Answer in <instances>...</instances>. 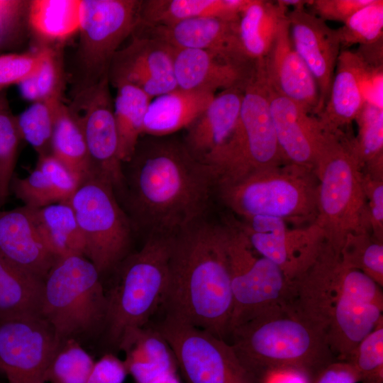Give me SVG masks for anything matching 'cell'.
<instances>
[{
	"instance_id": "1",
	"label": "cell",
	"mask_w": 383,
	"mask_h": 383,
	"mask_svg": "<svg viewBox=\"0 0 383 383\" xmlns=\"http://www.w3.org/2000/svg\"><path fill=\"white\" fill-rule=\"evenodd\" d=\"M123 170L124 189L118 201L133 231L145 238L174 235L206 217L216 179L182 140L140 138Z\"/></svg>"
},
{
	"instance_id": "2",
	"label": "cell",
	"mask_w": 383,
	"mask_h": 383,
	"mask_svg": "<svg viewBox=\"0 0 383 383\" xmlns=\"http://www.w3.org/2000/svg\"><path fill=\"white\" fill-rule=\"evenodd\" d=\"M165 315L225 339L233 295L224 223L204 218L172 238Z\"/></svg>"
},
{
	"instance_id": "3",
	"label": "cell",
	"mask_w": 383,
	"mask_h": 383,
	"mask_svg": "<svg viewBox=\"0 0 383 383\" xmlns=\"http://www.w3.org/2000/svg\"><path fill=\"white\" fill-rule=\"evenodd\" d=\"M237 357L257 383L271 374L294 372L311 382L336 360L325 333L286 304L265 309L229 332Z\"/></svg>"
},
{
	"instance_id": "4",
	"label": "cell",
	"mask_w": 383,
	"mask_h": 383,
	"mask_svg": "<svg viewBox=\"0 0 383 383\" xmlns=\"http://www.w3.org/2000/svg\"><path fill=\"white\" fill-rule=\"evenodd\" d=\"M350 133L326 132L313 170L318 180L316 223L326 243L340 254L351 234L372 233L362 171L350 145Z\"/></svg>"
},
{
	"instance_id": "5",
	"label": "cell",
	"mask_w": 383,
	"mask_h": 383,
	"mask_svg": "<svg viewBox=\"0 0 383 383\" xmlns=\"http://www.w3.org/2000/svg\"><path fill=\"white\" fill-rule=\"evenodd\" d=\"M172 236L145 238L142 248L129 253L114 269L115 278L106 292L103 327L107 340L113 345L118 346L128 331L146 326L162 306Z\"/></svg>"
},
{
	"instance_id": "6",
	"label": "cell",
	"mask_w": 383,
	"mask_h": 383,
	"mask_svg": "<svg viewBox=\"0 0 383 383\" xmlns=\"http://www.w3.org/2000/svg\"><path fill=\"white\" fill-rule=\"evenodd\" d=\"M318 187L313 169L285 163L218 184L215 190L240 220L272 216L301 227L316 221Z\"/></svg>"
},
{
	"instance_id": "7",
	"label": "cell",
	"mask_w": 383,
	"mask_h": 383,
	"mask_svg": "<svg viewBox=\"0 0 383 383\" xmlns=\"http://www.w3.org/2000/svg\"><path fill=\"white\" fill-rule=\"evenodd\" d=\"M285 163L270 114L262 60L256 63L244 86L234 130L206 164L213 172L216 186Z\"/></svg>"
},
{
	"instance_id": "8",
	"label": "cell",
	"mask_w": 383,
	"mask_h": 383,
	"mask_svg": "<svg viewBox=\"0 0 383 383\" xmlns=\"http://www.w3.org/2000/svg\"><path fill=\"white\" fill-rule=\"evenodd\" d=\"M106 296L101 274L86 257L57 258L44 280L40 316L61 343L103 328Z\"/></svg>"
},
{
	"instance_id": "9",
	"label": "cell",
	"mask_w": 383,
	"mask_h": 383,
	"mask_svg": "<svg viewBox=\"0 0 383 383\" xmlns=\"http://www.w3.org/2000/svg\"><path fill=\"white\" fill-rule=\"evenodd\" d=\"M67 203L83 236L86 257L101 276L113 272L130 253L133 231L112 186L91 174Z\"/></svg>"
},
{
	"instance_id": "10",
	"label": "cell",
	"mask_w": 383,
	"mask_h": 383,
	"mask_svg": "<svg viewBox=\"0 0 383 383\" xmlns=\"http://www.w3.org/2000/svg\"><path fill=\"white\" fill-rule=\"evenodd\" d=\"M223 223L233 295L230 332L242 321L265 309L287 304L292 279L254 250L233 218Z\"/></svg>"
},
{
	"instance_id": "11",
	"label": "cell",
	"mask_w": 383,
	"mask_h": 383,
	"mask_svg": "<svg viewBox=\"0 0 383 383\" xmlns=\"http://www.w3.org/2000/svg\"><path fill=\"white\" fill-rule=\"evenodd\" d=\"M140 4L138 0H82L79 91L109 74L120 45L138 24Z\"/></svg>"
},
{
	"instance_id": "12",
	"label": "cell",
	"mask_w": 383,
	"mask_h": 383,
	"mask_svg": "<svg viewBox=\"0 0 383 383\" xmlns=\"http://www.w3.org/2000/svg\"><path fill=\"white\" fill-rule=\"evenodd\" d=\"M155 328L186 383H257L225 339L167 315Z\"/></svg>"
},
{
	"instance_id": "13",
	"label": "cell",
	"mask_w": 383,
	"mask_h": 383,
	"mask_svg": "<svg viewBox=\"0 0 383 383\" xmlns=\"http://www.w3.org/2000/svg\"><path fill=\"white\" fill-rule=\"evenodd\" d=\"M340 268L339 294L326 337L335 359L348 361L361 340L383 319V294L382 287L362 272L342 264Z\"/></svg>"
},
{
	"instance_id": "14",
	"label": "cell",
	"mask_w": 383,
	"mask_h": 383,
	"mask_svg": "<svg viewBox=\"0 0 383 383\" xmlns=\"http://www.w3.org/2000/svg\"><path fill=\"white\" fill-rule=\"evenodd\" d=\"M76 99L79 109L83 111L81 116L77 114L86 141L91 174L107 181L119 200L125 178L118 153L109 74L96 84L79 91Z\"/></svg>"
},
{
	"instance_id": "15",
	"label": "cell",
	"mask_w": 383,
	"mask_h": 383,
	"mask_svg": "<svg viewBox=\"0 0 383 383\" xmlns=\"http://www.w3.org/2000/svg\"><path fill=\"white\" fill-rule=\"evenodd\" d=\"M233 218L254 250L276 264L290 279L312 264L325 244L323 233L314 223L290 228L272 216Z\"/></svg>"
},
{
	"instance_id": "16",
	"label": "cell",
	"mask_w": 383,
	"mask_h": 383,
	"mask_svg": "<svg viewBox=\"0 0 383 383\" xmlns=\"http://www.w3.org/2000/svg\"><path fill=\"white\" fill-rule=\"evenodd\" d=\"M60 342L41 316L0 319V367L8 383H46Z\"/></svg>"
},
{
	"instance_id": "17",
	"label": "cell",
	"mask_w": 383,
	"mask_h": 383,
	"mask_svg": "<svg viewBox=\"0 0 383 383\" xmlns=\"http://www.w3.org/2000/svg\"><path fill=\"white\" fill-rule=\"evenodd\" d=\"M174 48L140 33L115 54L109 79L116 87L128 83L143 90L152 99L177 88L174 73Z\"/></svg>"
},
{
	"instance_id": "18",
	"label": "cell",
	"mask_w": 383,
	"mask_h": 383,
	"mask_svg": "<svg viewBox=\"0 0 383 383\" xmlns=\"http://www.w3.org/2000/svg\"><path fill=\"white\" fill-rule=\"evenodd\" d=\"M287 16L294 47L318 87L317 116L327 101L341 52L338 35L336 29L306 9H292Z\"/></svg>"
},
{
	"instance_id": "19",
	"label": "cell",
	"mask_w": 383,
	"mask_h": 383,
	"mask_svg": "<svg viewBox=\"0 0 383 383\" xmlns=\"http://www.w3.org/2000/svg\"><path fill=\"white\" fill-rule=\"evenodd\" d=\"M262 69L267 84L272 90L296 103L308 113L316 115L318 87L294 47L287 16L262 60Z\"/></svg>"
},
{
	"instance_id": "20",
	"label": "cell",
	"mask_w": 383,
	"mask_h": 383,
	"mask_svg": "<svg viewBox=\"0 0 383 383\" xmlns=\"http://www.w3.org/2000/svg\"><path fill=\"white\" fill-rule=\"evenodd\" d=\"M267 86L274 129L285 161L313 169L326 131L316 116Z\"/></svg>"
},
{
	"instance_id": "21",
	"label": "cell",
	"mask_w": 383,
	"mask_h": 383,
	"mask_svg": "<svg viewBox=\"0 0 383 383\" xmlns=\"http://www.w3.org/2000/svg\"><path fill=\"white\" fill-rule=\"evenodd\" d=\"M238 22L204 17L170 25L138 26L141 33L162 40L174 49L211 52L235 63L252 66L241 56L238 43Z\"/></svg>"
},
{
	"instance_id": "22",
	"label": "cell",
	"mask_w": 383,
	"mask_h": 383,
	"mask_svg": "<svg viewBox=\"0 0 383 383\" xmlns=\"http://www.w3.org/2000/svg\"><path fill=\"white\" fill-rule=\"evenodd\" d=\"M0 255L43 280L57 259L45 245L26 206L0 211Z\"/></svg>"
},
{
	"instance_id": "23",
	"label": "cell",
	"mask_w": 383,
	"mask_h": 383,
	"mask_svg": "<svg viewBox=\"0 0 383 383\" xmlns=\"http://www.w3.org/2000/svg\"><path fill=\"white\" fill-rule=\"evenodd\" d=\"M255 65H240L203 50L175 49L174 54L175 81L177 88L184 90L215 94L218 89L243 86Z\"/></svg>"
},
{
	"instance_id": "24",
	"label": "cell",
	"mask_w": 383,
	"mask_h": 383,
	"mask_svg": "<svg viewBox=\"0 0 383 383\" xmlns=\"http://www.w3.org/2000/svg\"><path fill=\"white\" fill-rule=\"evenodd\" d=\"M245 84L215 95L207 108L185 128L182 141L190 153L202 162L206 164L234 130Z\"/></svg>"
},
{
	"instance_id": "25",
	"label": "cell",
	"mask_w": 383,
	"mask_h": 383,
	"mask_svg": "<svg viewBox=\"0 0 383 383\" xmlns=\"http://www.w3.org/2000/svg\"><path fill=\"white\" fill-rule=\"evenodd\" d=\"M361 81L360 59L355 52L341 50L327 101L316 116L324 131H345L355 121L365 103Z\"/></svg>"
},
{
	"instance_id": "26",
	"label": "cell",
	"mask_w": 383,
	"mask_h": 383,
	"mask_svg": "<svg viewBox=\"0 0 383 383\" xmlns=\"http://www.w3.org/2000/svg\"><path fill=\"white\" fill-rule=\"evenodd\" d=\"M80 184L76 177L52 155L38 156L26 177L13 176L10 189L24 206L38 209L67 202Z\"/></svg>"
},
{
	"instance_id": "27",
	"label": "cell",
	"mask_w": 383,
	"mask_h": 383,
	"mask_svg": "<svg viewBox=\"0 0 383 383\" xmlns=\"http://www.w3.org/2000/svg\"><path fill=\"white\" fill-rule=\"evenodd\" d=\"M117 347L125 353L123 362L135 383H150L165 373L177 371L172 350L155 328L129 330Z\"/></svg>"
},
{
	"instance_id": "28",
	"label": "cell",
	"mask_w": 383,
	"mask_h": 383,
	"mask_svg": "<svg viewBox=\"0 0 383 383\" xmlns=\"http://www.w3.org/2000/svg\"><path fill=\"white\" fill-rule=\"evenodd\" d=\"M289 11L277 1L248 0L238 22V43L243 58L251 65L267 55Z\"/></svg>"
},
{
	"instance_id": "29",
	"label": "cell",
	"mask_w": 383,
	"mask_h": 383,
	"mask_svg": "<svg viewBox=\"0 0 383 383\" xmlns=\"http://www.w3.org/2000/svg\"><path fill=\"white\" fill-rule=\"evenodd\" d=\"M215 94L177 88L151 100L142 135L167 136L186 128L209 105Z\"/></svg>"
},
{
	"instance_id": "30",
	"label": "cell",
	"mask_w": 383,
	"mask_h": 383,
	"mask_svg": "<svg viewBox=\"0 0 383 383\" xmlns=\"http://www.w3.org/2000/svg\"><path fill=\"white\" fill-rule=\"evenodd\" d=\"M248 0L141 1L138 26H165L184 20L213 17L237 21Z\"/></svg>"
},
{
	"instance_id": "31",
	"label": "cell",
	"mask_w": 383,
	"mask_h": 383,
	"mask_svg": "<svg viewBox=\"0 0 383 383\" xmlns=\"http://www.w3.org/2000/svg\"><path fill=\"white\" fill-rule=\"evenodd\" d=\"M28 208L40 236L56 258L74 255L86 257L83 236L74 213L67 202L38 209Z\"/></svg>"
},
{
	"instance_id": "32",
	"label": "cell",
	"mask_w": 383,
	"mask_h": 383,
	"mask_svg": "<svg viewBox=\"0 0 383 383\" xmlns=\"http://www.w3.org/2000/svg\"><path fill=\"white\" fill-rule=\"evenodd\" d=\"M43 284L0 255V319L40 316Z\"/></svg>"
},
{
	"instance_id": "33",
	"label": "cell",
	"mask_w": 383,
	"mask_h": 383,
	"mask_svg": "<svg viewBox=\"0 0 383 383\" xmlns=\"http://www.w3.org/2000/svg\"><path fill=\"white\" fill-rule=\"evenodd\" d=\"M82 0H33L28 1L27 18L42 46L61 42L79 31Z\"/></svg>"
},
{
	"instance_id": "34",
	"label": "cell",
	"mask_w": 383,
	"mask_h": 383,
	"mask_svg": "<svg viewBox=\"0 0 383 383\" xmlns=\"http://www.w3.org/2000/svg\"><path fill=\"white\" fill-rule=\"evenodd\" d=\"M51 155L80 182L91 174V167L82 128L77 113L62 103L55 119Z\"/></svg>"
},
{
	"instance_id": "35",
	"label": "cell",
	"mask_w": 383,
	"mask_h": 383,
	"mask_svg": "<svg viewBox=\"0 0 383 383\" xmlns=\"http://www.w3.org/2000/svg\"><path fill=\"white\" fill-rule=\"evenodd\" d=\"M113 116L117 131L118 153L123 164L133 155L142 135L143 121L152 99L128 83L116 86Z\"/></svg>"
},
{
	"instance_id": "36",
	"label": "cell",
	"mask_w": 383,
	"mask_h": 383,
	"mask_svg": "<svg viewBox=\"0 0 383 383\" xmlns=\"http://www.w3.org/2000/svg\"><path fill=\"white\" fill-rule=\"evenodd\" d=\"M357 136L350 145L362 172L383 174V108L365 103L357 116Z\"/></svg>"
},
{
	"instance_id": "37",
	"label": "cell",
	"mask_w": 383,
	"mask_h": 383,
	"mask_svg": "<svg viewBox=\"0 0 383 383\" xmlns=\"http://www.w3.org/2000/svg\"><path fill=\"white\" fill-rule=\"evenodd\" d=\"M61 99L31 104L16 116L21 140L28 143L38 156L51 155V138Z\"/></svg>"
},
{
	"instance_id": "38",
	"label": "cell",
	"mask_w": 383,
	"mask_h": 383,
	"mask_svg": "<svg viewBox=\"0 0 383 383\" xmlns=\"http://www.w3.org/2000/svg\"><path fill=\"white\" fill-rule=\"evenodd\" d=\"M341 264L356 269L383 287V241L372 233L348 235L340 252Z\"/></svg>"
},
{
	"instance_id": "39",
	"label": "cell",
	"mask_w": 383,
	"mask_h": 383,
	"mask_svg": "<svg viewBox=\"0 0 383 383\" xmlns=\"http://www.w3.org/2000/svg\"><path fill=\"white\" fill-rule=\"evenodd\" d=\"M95 361L74 338L60 343L47 369L50 383H86Z\"/></svg>"
},
{
	"instance_id": "40",
	"label": "cell",
	"mask_w": 383,
	"mask_h": 383,
	"mask_svg": "<svg viewBox=\"0 0 383 383\" xmlns=\"http://www.w3.org/2000/svg\"><path fill=\"white\" fill-rule=\"evenodd\" d=\"M336 30L343 50L354 45L372 44L383 38V1L373 0L360 8Z\"/></svg>"
},
{
	"instance_id": "41",
	"label": "cell",
	"mask_w": 383,
	"mask_h": 383,
	"mask_svg": "<svg viewBox=\"0 0 383 383\" xmlns=\"http://www.w3.org/2000/svg\"><path fill=\"white\" fill-rule=\"evenodd\" d=\"M62 72L60 54L45 46V55L38 70L18 84L22 97L32 103L50 99H61Z\"/></svg>"
},
{
	"instance_id": "42",
	"label": "cell",
	"mask_w": 383,
	"mask_h": 383,
	"mask_svg": "<svg viewBox=\"0 0 383 383\" xmlns=\"http://www.w3.org/2000/svg\"><path fill=\"white\" fill-rule=\"evenodd\" d=\"M348 362L356 368L362 383H383V319L361 340Z\"/></svg>"
},
{
	"instance_id": "43",
	"label": "cell",
	"mask_w": 383,
	"mask_h": 383,
	"mask_svg": "<svg viewBox=\"0 0 383 383\" xmlns=\"http://www.w3.org/2000/svg\"><path fill=\"white\" fill-rule=\"evenodd\" d=\"M21 140L16 116L11 112L5 94L0 91V174L8 191Z\"/></svg>"
},
{
	"instance_id": "44",
	"label": "cell",
	"mask_w": 383,
	"mask_h": 383,
	"mask_svg": "<svg viewBox=\"0 0 383 383\" xmlns=\"http://www.w3.org/2000/svg\"><path fill=\"white\" fill-rule=\"evenodd\" d=\"M45 50V46H41L35 52L1 55L0 91L33 75L42 62Z\"/></svg>"
},
{
	"instance_id": "45",
	"label": "cell",
	"mask_w": 383,
	"mask_h": 383,
	"mask_svg": "<svg viewBox=\"0 0 383 383\" xmlns=\"http://www.w3.org/2000/svg\"><path fill=\"white\" fill-rule=\"evenodd\" d=\"M372 234L383 241V176L362 172Z\"/></svg>"
},
{
	"instance_id": "46",
	"label": "cell",
	"mask_w": 383,
	"mask_h": 383,
	"mask_svg": "<svg viewBox=\"0 0 383 383\" xmlns=\"http://www.w3.org/2000/svg\"><path fill=\"white\" fill-rule=\"evenodd\" d=\"M373 0H310L311 13L324 21L344 23L355 11Z\"/></svg>"
},
{
	"instance_id": "47",
	"label": "cell",
	"mask_w": 383,
	"mask_h": 383,
	"mask_svg": "<svg viewBox=\"0 0 383 383\" xmlns=\"http://www.w3.org/2000/svg\"><path fill=\"white\" fill-rule=\"evenodd\" d=\"M128 371L123 360L106 353L95 361L86 383H123Z\"/></svg>"
},
{
	"instance_id": "48",
	"label": "cell",
	"mask_w": 383,
	"mask_h": 383,
	"mask_svg": "<svg viewBox=\"0 0 383 383\" xmlns=\"http://www.w3.org/2000/svg\"><path fill=\"white\" fill-rule=\"evenodd\" d=\"M361 377L350 362L335 360L326 366L311 383H359Z\"/></svg>"
},
{
	"instance_id": "49",
	"label": "cell",
	"mask_w": 383,
	"mask_h": 383,
	"mask_svg": "<svg viewBox=\"0 0 383 383\" xmlns=\"http://www.w3.org/2000/svg\"><path fill=\"white\" fill-rule=\"evenodd\" d=\"M28 4L25 1L0 0V42L17 28Z\"/></svg>"
},
{
	"instance_id": "50",
	"label": "cell",
	"mask_w": 383,
	"mask_h": 383,
	"mask_svg": "<svg viewBox=\"0 0 383 383\" xmlns=\"http://www.w3.org/2000/svg\"><path fill=\"white\" fill-rule=\"evenodd\" d=\"M307 0H278L277 2L282 6L286 8L289 11V8L292 7V9H306L309 5Z\"/></svg>"
},
{
	"instance_id": "51",
	"label": "cell",
	"mask_w": 383,
	"mask_h": 383,
	"mask_svg": "<svg viewBox=\"0 0 383 383\" xmlns=\"http://www.w3.org/2000/svg\"><path fill=\"white\" fill-rule=\"evenodd\" d=\"M150 383H181L176 372H169L165 373Z\"/></svg>"
},
{
	"instance_id": "52",
	"label": "cell",
	"mask_w": 383,
	"mask_h": 383,
	"mask_svg": "<svg viewBox=\"0 0 383 383\" xmlns=\"http://www.w3.org/2000/svg\"><path fill=\"white\" fill-rule=\"evenodd\" d=\"M9 191L4 187L0 174V208L4 205L7 196H9Z\"/></svg>"
},
{
	"instance_id": "53",
	"label": "cell",
	"mask_w": 383,
	"mask_h": 383,
	"mask_svg": "<svg viewBox=\"0 0 383 383\" xmlns=\"http://www.w3.org/2000/svg\"><path fill=\"white\" fill-rule=\"evenodd\" d=\"M0 372H1V367H0Z\"/></svg>"
}]
</instances>
